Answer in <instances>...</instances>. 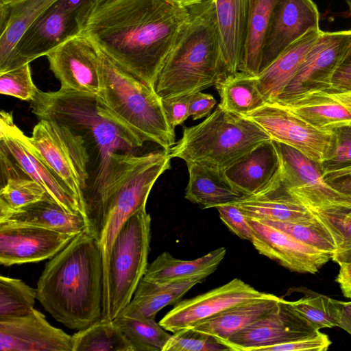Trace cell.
Here are the masks:
<instances>
[{
    "label": "cell",
    "instance_id": "1",
    "mask_svg": "<svg viewBox=\"0 0 351 351\" xmlns=\"http://www.w3.org/2000/svg\"><path fill=\"white\" fill-rule=\"evenodd\" d=\"M189 17L188 8L173 0H99L82 34L154 89Z\"/></svg>",
    "mask_w": 351,
    "mask_h": 351
},
{
    "label": "cell",
    "instance_id": "2",
    "mask_svg": "<svg viewBox=\"0 0 351 351\" xmlns=\"http://www.w3.org/2000/svg\"><path fill=\"white\" fill-rule=\"evenodd\" d=\"M37 300L58 322L83 329L102 317L104 270L98 239L88 230L76 235L46 263Z\"/></svg>",
    "mask_w": 351,
    "mask_h": 351
},
{
    "label": "cell",
    "instance_id": "3",
    "mask_svg": "<svg viewBox=\"0 0 351 351\" xmlns=\"http://www.w3.org/2000/svg\"><path fill=\"white\" fill-rule=\"evenodd\" d=\"M169 151L143 155L113 153L106 176L86 206L88 231L99 241L102 254L104 287L111 250L117 234L134 213L146 208L158 178L171 169Z\"/></svg>",
    "mask_w": 351,
    "mask_h": 351
},
{
    "label": "cell",
    "instance_id": "4",
    "mask_svg": "<svg viewBox=\"0 0 351 351\" xmlns=\"http://www.w3.org/2000/svg\"><path fill=\"white\" fill-rule=\"evenodd\" d=\"M189 17L154 84L161 99L190 95L226 76L221 62L215 0L188 8Z\"/></svg>",
    "mask_w": 351,
    "mask_h": 351
},
{
    "label": "cell",
    "instance_id": "5",
    "mask_svg": "<svg viewBox=\"0 0 351 351\" xmlns=\"http://www.w3.org/2000/svg\"><path fill=\"white\" fill-rule=\"evenodd\" d=\"M100 71L101 85L97 97L104 112L139 147L149 141L169 151L176 144L175 132L154 90L101 50Z\"/></svg>",
    "mask_w": 351,
    "mask_h": 351
},
{
    "label": "cell",
    "instance_id": "6",
    "mask_svg": "<svg viewBox=\"0 0 351 351\" xmlns=\"http://www.w3.org/2000/svg\"><path fill=\"white\" fill-rule=\"evenodd\" d=\"M32 112L39 119L55 121L77 134L88 136L97 150L99 165L93 186L85 195L88 204L102 182L110 156L117 151L140 147L136 141L106 114L97 95L62 89L38 93L31 101Z\"/></svg>",
    "mask_w": 351,
    "mask_h": 351
},
{
    "label": "cell",
    "instance_id": "7",
    "mask_svg": "<svg viewBox=\"0 0 351 351\" xmlns=\"http://www.w3.org/2000/svg\"><path fill=\"white\" fill-rule=\"evenodd\" d=\"M271 139L258 124L218 104L203 121L184 127L171 158L225 171Z\"/></svg>",
    "mask_w": 351,
    "mask_h": 351
},
{
    "label": "cell",
    "instance_id": "8",
    "mask_svg": "<svg viewBox=\"0 0 351 351\" xmlns=\"http://www.w3.org/2000/svg\"><path fill=\"white\" fill-rule=\"evenodd\" d=\"M150 238L151 217L145 208L126 221L112 245L101 318L114 320L131 301L148 267Z\"/></svg>",
    "mask_w": 351,
    "mask_h": 351
},
{
    "label": "cell",
    "instance_id": "9",
    "mask_svg": "<svg viewBox=\"0 0 351 351\" xmlns=\"http://www.w3.org/2000/svg\"><path fill=\"white\" fill-rule=\"evenodd\" d=\"M29 141L40 156L69 189L86 213L89 155L85 140L68 127L40 119ZM87 221V220H86Z\"/></svg>",
    "mask_w": 351,
    "mask_h": 351
},
{
    "label": "cell",
    "instance_id": "10",
    "mask_svg": "<svg viewBox=\"0 0 351 351\" xmlns=\"http://www.w3.org/2000/svg\"><path fill=\"white\" fill-rule=\"evenodd\" d=\"M91 12L56 0L25 30L0 73L47 56L63 43L82 34Z\"/></svg>",
    "mask_w": 351,
    "mask_h": 351
},
{
    "label": "cell",
    "instance_id": "11",
    "mask_svg": "<svg viewBox=\"0 0 351 351\" xmlns=\"http://www.w3.org/2000/svg\"><path fill=\"white\" fill-rule=\"evenodd\" d=\"M274 141L280 160L281 183L295 200L310 211L351 208V197L326 182L319 163L289 145Z\"/></svg>",
    "mask_w": 351,
    "mask_h": 351
},
{
    "label": "cell",
    "instance_id": "12",
    "mask_svg": "<svg viewBox=\"0 0 351 351\" xmlns=\"http://www.w3.org/2000/svg\"><path fill=\"white\" fill-rule=\"evenodd\" d=\"M244 117L258 124L272 140L296 149L317 163L333 151L332 130H319L276 102H266Z\"/></svg>",
    "mask_w": 351,
    "mask_h": 351
},
{
    "label": "cell",
    "instance_id": "13",
    "mask_svg": "<svg viewBox=\"0 0 351 351\" xmlns=\"http://www.w3.org/2000/svg\"><path fill=\"white\" fill-rule=\"evenodd\" d=\"M351 47V30L322 32L294 77L274 102L285 104L304 94L328 90Z\"/></svg>",
    "mask_w": 351,
    "mask_h": 351
},
{
    "label": "cell",
    "instance_id": "14",
    "mask_svg": "<svg viewBox=\"0 0 351 351\" xmlns=\"http://www.w3.org/2000/svg\"><path fill=\"white\" fill-rule=\"evenodd\" d=\"M0 144L7 149L22 171L39 184L48 195L68 211L86 219L84 210L71 192L44 162L29 137L14 124L12 114L4 110L1 111Z\"/></svg>",
    "mask_w": 351,
    "mask_h": 351
},
{
    "label": "cell",
    "instance_id": "15",
    "mask_svg": "<svg viewBox=\"0 0 351 351\" xmlns=\"http://www.w3.org/2000/svg\"><path fill=\"white\" fill-rule=\"evenodd\" d=\"M49 68L62 89L97 95L101 85L100 49L80 34L63 43L47 56Z\"/></svg>",
    "mask_w": 351,
    "mask_h": 351
},
{
    "label": "cell",
    "instance_id": "16",
    "mask_svg": "<svg viewBox=\"0 0 351 351\" xmlns=\"http://www.w3.org/2000/svg\"><path fill=\"white\" fill-rule=\"evenodd\" d=\"M317 331L281 298L270 313L221 343L230 351H263L267 347L295 341Z\"/></svg>",
    "mask_w": 351,
    "mask_h": 351
},
{
    "label": "cell",
    "instance_id": "17",
    "mask_svg": "<svg viewBox=\"0 0 351 351\" xmlns=\"http://www.w3.org/2000/svg\"><path fill=\"white\" fill-rule=\"evenodd\" d=\"M239 278L208 292L178 302L159 322L166 330L176 332L211 318L242 302L265 294Z\"/></svg>",
    "mask_w": 351,
    "mask_h": 351
},
{
    "label": "cell",
    "instance_id": "18",
    "mask_svg": "<svg viewBox=\"0 0 351 351\" xmlns=\"http://www.w3.org/2000/svg\"><path fill=\"white\" fill-rule=\"evenodd\" d=\"M246 217L253 230L251 243L254 248L291 271L315 274L332 259V254L305 244L261 220Z\"/></svg>",
    "mask_w": 351,
    "mask_h": 351
},
{
    "label": "cell",
    "instance_id": "19",
    "mask_svg": "<svg viewBox=\"0 0 351 351\" xmlns=\"http://www.w3.org/2000/svg\"><path fill=\"white\" fill-rule=\"evenodd\" d=\"M313 0H277L263 43L260 72L307 32L319 29Z\"/></svg>",
    "mask_w": 351,
    "mask_h": 351
},
{
    "label": "cell",
    "instance_id": "20",
    "mask_svg": "<svg viewBox=\"0 0 351 351\" xmlns=\"http://www.w3.org/2000/svg\"><path fill=\"white\" fill-rule=\"evenodd\" d=\"M76 235L32 226L0 223V263L10 266L51 258Z\"/></svg>",
    "mask_w": 351,
    "mask_h": 351
},
{
    "label": "cell",
    "instance_id": "21",
    "mask_svg": "<svg viewBox=\"0 0 351 351\" xmlns=\"http://www.w3.org/2000/svg\"><path fill=\"white\" fill-rule=\"evenodd\" d=\"M0 350L73 351V339L34 308L26 315L0 320Z\"/></svg>",
    "mask_w": 351,
    "mask_h": 351
},
{
    "label": "cell",
    "instance_id": "22",
    "mask_svg": "<svg viewBox=\"0 0 351 351\" xmlns=\"http://www.w3.org/2000/svg\"><path fill=\"white\" fill-rule=\"evenodd\" d=\"M250 218L308 223L317 217L285 190L279 174L266 186L251 195L231 202Z\"/></svg>",
    "mask_w": 351,
    "mask_h": 351
},
{
    "label": "cell",
    "instance_id": "23",
    "mask_svg": "<svg viewBox=\"0 0 351 351\" xmlns=\"http://www.w3.org/2000/svg\"><path fill=\"white\" fill-rule=\"evenodd\" d=\"M2 223L32 226L73 234L88 230L84 216L68 211L48 195L19 208L0 205V223Z\"/></svg>",
    "mask_w": 351,
    "mask_h": 351
},
{
    "label": "cell",
    "instance_id": "24",
    "mask_svg": "<svg viewBox=\"0 0 351 351\" xmlns=\"http://www.w3.org/2000/svg\"><path fill=\"white\" fill-rule=\"evenodd\" d=\"M280 105L319 130L351 124V92L313 91Z\"/></svg>",
    "mask_w": 351,
    "mask_h": 351
},
{
    "label": "cell",
    "instance_id": "25",
    "mask_svg": "<svg viewBox=\"0 0 351 351\" xmlns=\"http://www.w3.org/2000/svg\"><path fill=\"white\" fill-rule=\"evenodd\" d=\"M280 171V160L274 141L270 139L224 171L233 186L243 195L260 191Z\"/></svg>",
    "mask_w": 351,
    "mask_h": 351
},
{
    "label": "cell",
    "instance_id": "26",
    "mask_svg": "<svg viewBox=\"0 0 351 351\" xmlns=\"http://www.w3.org/2000/svg\"><path fill=\"white\" fill-rule=\"evenodd\" d=\"M250 0H215L221 57L226 75L239 71Z\"/></svg>",
    "mask_w": 351,
    "mask_h": 351
},
{
    "label": "cell",
    "instance_id": "27",
    "mask_svg": "<svg viewBox=\"0 0 351 351\" xmlns=\"http://www.w3.org/2000/svg\"><path fill=\"white\" fill-rule=\"evenodd\" d=\"M281 298L266 293L263 296L239 303L190 327L221 342L270 313L278 305Z\"/></svg>",
    "mask_w": 351,
    "mask_h": 351
},
{
    "label": "cell",
    "instance_id": "28",
    "mask_svg": "<svg viewBox=\"0 0 351 351\" xmlns=\"http://www.w3.org/2000/svg\"><path fill=\"white\" fill-rule=\"evenodd\" d=\"M322 31L313 29L291 45L257 75L267 102H274L299 71Z\"/></svg>",
    "mask_w": 351,
    "mask_h": 351
},
{
    "label": "cell",
    "instance_id": "29",
    "mask_svg": "<svg viewBox=\"0 0 351 351\" xmlns=\"http://www.w3.org/2000/svg\"><path fill=\"white\" fill-rule=\"evenodd\" d=\"M226 253V249L221 247L198 258L186 261L165 252L148 265L143 278L158 283L201 282L215 272Z\"/></svg>",
    "mask_w": 351,
    "mask_h": 351
},
{
    "label": "cell",
    "instance_id": "30",
    "mask_svg": "<svg viewBox=\"0 0 351 351\" xmlns=\"http://www.w3.org/2000/svg\"><path fill=\"white\" fill-rule=\"evenodd\" d=\"M189 182L185 198L203 208H216L243 196L225 176L224 171L197 163H186Z\"/></svg>",
    "mask_w": 351,
    "mask_h": 351
},
{
    "label": "cell",
    "instance_id": "31",
    "mask_svg": "<svg viewBox=\"0 0 351 351\" xmlns=\"http://www.w3.org/2000/svg\"><path fill=\"white\" fill-rule=\"evenodd\" d=\"M198 281L158 283L143 278L130 303L119 315L136 318H155L167 305L178 302Z\"/></svg>",
    "mask_w": 351,
    "mask_h": 351
},
{
    "label": "cell",
    "instance_id": "32",
    "mask_svg": "<svg viewBox=\"0 0 351 351\" xmlns=\"http://www.w3.org/2000/svg\"><path fill=\"white\" fill-rule=\"evenodd\" d=\"M56 0H21L0 4V71L25 30Z\"/></svg>",
    "mask_w": 351,
    "mask_h": 351
},
{
    "label": "cell",
    "instance_id": "33",
    "mask_svg": "<svg viewBox=\"0 0 351 351\" xmlns=\"http://www.w3.org/2000/svg\"><path fill=\"white\" fill-rule=\"evenodd\" d=\"M277 0H250L246 34L239 71L260 73L263 43Z\"/></svg>",
    "mask_w": 351,
    "mask_h": 351
},
{
    "label": "cell",
    "instance_id": "34",
    "mask_svg": "<svg viewBox=\"0 0 351 351\" xmlns=\"http://www.w3.org/2000/svg\"><path fill=\"white\" fill-rule=\"evenodd\" d=\"M215 87L221 107L245 116L263 106L267 101L262 95L256 75L238 71L221 78Z\"/></svg>",
    "mask_w": 351,
    "mask_h": 351
},
{
    "label": "cell",
    "instance_id": "35",
    "mask_svg": "<svg viewBox=\"0 0 351 351\" xmlns=\"http://www.w3.org/2000/svg\"><path fill=\"white\" fill-rule=\"evenodd\" d=\"M73 351H134L113 320L100 318L72 335Z\"/></svg>",
    "mask_w": 351,
    "mask_h": 351
},
{
    "label": "cell",
    "instance_id": "36",
    "mask_svg": "<svg viewBox=\"0 0 351 351\" xmlns=\"http://www.w3.org/2000/svg\"><path fill=\"white\" fill-rule=\"evenodd\" d=\"M305 297L295 301H287L289 308L315 330L338 326L342 304L326 295L306 289L300 291Z\"/></svg>",
    "mask_w": 351,
    "mask_h": 351
},
{
    "label": "cell",
    "instance_id": "37",
    "mask_svg": "<svg viewBox=\"0 0 351 351\" xmlns=\"http://www.w3.org/2000/svg\"><path fill=\"white\" fill-rule=\"evenodd\" d=\"M113 321L128 338L134 351H163L171 336L155 318L119 315Z\"/></svg>",
    "mask_w": 351,
    "mask_h": 351
},
{
    "label": "cell",
    "instance_id": "38",
    "mask_svg": "<svg viewBox=\"0 0 351 351\" xmlns=\"http://www.w3.org/2000/svg\"><path fill=\"white\" fill-rule=\"evenodd\" d=\"M36 289L20 279L0 276V320L22 317L34 308Z\"/></svg>",
    "mask_w": 351,
    "mask_h": 351
},
{
    "label": "cell",
    "instance_id": "39",
    "mask_svg": "<svg viewBox=\"0 0 351 351\" xmlns=\"http://www.w3.org/2000/svg\"><path fill=\"white\" fill-rule=\"evenodd\" d=\"M259 220L290 234L305 244L332 255L338 249L327 225L318 217L315 221L308 223Z\"/></svg>",
    "mask_w": 351,
    "mask_h": 351
},
{
    "label": "cell",
    "instance_id": "40",
    "mask_svg": "<svg viewBox=\"0 0 351 351\" xmlns=\"http://www.w3.org/2000/svg\"><path fill=\"white\" fill-rule=\"evenodd\" d=\"M348 207L317 210L311 213L324 221L328 228L338 249L332 260L338 265L351 263V217Z\"/></svg>",
    "mask_w": 351,
    "mask_h": 351
},
{
    "label": "cell",
    "instance_id": "41",
    "mask_svg": "<svg viewBox=\"0 0 351 351\" xmlns=\"http://www.w3.org/2000/svg\"><path fill=\"white\" fill-rule=\"evenodd\" d=\"M45 190L29 178L15 176L7 179L1 185L0 205L19 208L43 199Z\"/></svg>",
    "mask_w": 351,
    "mask_h": 351
},
{
    "label": "cell",
    "instance_id": "42",
    "mask_svg": "<svg viewBox=\"0 0 351 351\" xmlns=\"http://www.w3.org/2000/svg\"><path fill=\"white\" fill-rule=\"evenodd\" d=\"M230 350L214 337L191 327L171 335L163 351H223Z\"/></svg>",
    "mask_w": 351,
    "mask_h": 351
},
{
    "label": "cell",
    "instance_id": "43",
    "mask_svg": "<svg viewBox=\"0 0 351 351\" xmlns=\"http://www.w3.org/2000/svg\"><path fill=\"white\" fill-rule=\"evenodd\" d=\"M39 90L35 86L29 64L0 73V93L32 101Z\"/></svg>",
    "mask_w": 351,
    "mask_h": 351
},
{
    "label": "cell",
    "instance_id": "44",
    "mask_svg": "<svg viewBox=\"0 0 351 351\" xmlns=\"http://www.w3.org/2000/svg\"><path fill=\"white\" fill-rule=\"evenodd\" d=\"M335 146L331 155L319 163L322 173L351 167V124L332 130Z\"/></svg>",
    "mask_w": 351,
    "mask_h": 351
},
{
    "label": "cell",
    "instance_id": "45",
    "mask_svg": "<svg viewBox=\"0 0 351 351\" xmlns=\"http://www.w3.org/2000/svg\"><path fill=\"white\" fill-rule=\"evenodd\" d=\"M216 208L221 220L232 233L242 239L252 242L253 230L246 216L237 206L228 203L217 206Z\"/></svg>",
    "mask_w": 351,
    "mask_h": 351
},
{
    "label": "cell",
    "instance_id": "46",
    "mask_svg": "<svg viewBox=\"0 0 351 351\" xmlns=\"http://www.w3.org/2000/svg\"><path fill=\"white\" fill-rule=\"evenodd\" d=\"M330 344L328 335L318 330L306 337L267 347L263 351H326Z\"/></svg>",
    "mask_w": 351,
    "mask_h": 351
},
{
    "label": "cell",
    "instance_id": "47",
    "mask_svg": "<svg viewBox=\"0 0 351 351\" xmlns=\"http://www.w3.org/2000/svg\"><path fill=\"white\" fill-rule=\"evenodd\" d=\"M189 95L162 99L165 114L170 127L175 130L190 116L189 112Z\"/></svg>",
    "mask_w": 351,
    "mask_h": 351
},
{
    "label": "cell",
    "instance_id": "48",
    "mask_svg": "<svg viewBox=\"0 0 351 351\" xmlns=\"http://www.w3.org/2000/svg\"><path fill=\"white\" fill-rule=\"evenodd\" d=\"M217 101L213 95L201 91L189 95V112L193 120L208 116Z\"/></svg>",
    "mask_w": 351,
    "mask_h": 351
},
{
    "label": "cell",
    "instance_id": "49",
    "mask_svg": "<svg viewBox=\"0 0 351 351\" xmlns=\"http://www.w3.org/2000/svg\"><path fill=\"white\" fill-rule=\"evenodd\" d=\"M326 91L351 92V47L333 75L330 89Z\"/></svg>",
    "mask_w": 351,
    "mask_h": 351
},
{
    "label": "cell",
    "instance_id": "50",
    "mask_svg": "<svg viewBox=\"0 0 351 351\" xmlns=\"http://www.w3.org/2000/svg\"><path fill=\"white\" fill-rule=\"evenodd\" d=\"M323 177L332 188L351 197V167L324 173Z\"/></svg>",
    "mask_w": 351,
    "mask_h": 351
},
{
    "label": "cell",
    "instance_id": "51",
    "mask_svg": "<svg viewBox=\"0 0 351 351\" xmlns=\"http://www.w3.org/2000/svg\"><path fill=\"white\" fill-rule=\"evenodd\" d=\"M335 281L339 285L343 295L351 293V263H341Z\"/></svg>",
    "mask_w": 351,
    "mask_h": 351
},
{
    "label": "cell",
    "instance_id": "52",
    "mask_svg": "<svg viewBox=\"0 0 351 351\" xmlns=\"http://www.w3.org/2000/svg\"><path fill=\"white\" fill-rule=\"evenodd\" d=\"M341 304L342 309L337 326L351 335V301H341Z\"/></svg>",
    "mask_w": 351,
    "mask_h": 351
},
{
    "label": "cell",
    "instance_id": "53",
    "mask_svg": "<svg viewBox=\"0 0 351 351\" xmlns=\"http://www.w3.org/2000/svg\"><path fill=\"white\" fill-rule=\"evenodd\" d=\"M175 2L184 6L186 8H189L191 5L202 3L204 1H208V0H173Z\"/></svg>",
    "mask_w": 351,
    "mask_h": 351
},
{
    "label": "cell",
    "instance_id": "54",
    "mask_svg": "<svg viewBox=\"0 0 351 351\" xmlns=\"http://www.w3.org/2000/svg\"><path fill=\"white\" fill-rule=\"evenodd\" d=\"M19 1H21V0H0V4L8 5V4L16 3Z\"/></svg>",
    "mask_w": 351,
    "mask_h": 351
},
{
    "label": "cell",
    "instance_id": "55",
    "mask_svg": "<svg viewBox=\"0 0 351 351\" xmlns=\"http://www.w3.org/2000/svg\"><path fill=\"white\" fill-rule=\"evenodd\" d=\"M346 2L348 5V8H349V10H350V14H351V0H346Z\"/></svg>",
    "mask_w": 351,
    "mask_h": 351
},
{
    "label": "cell",
    "instance_id": "56",
    "mask_svg": "<svg viewBox=\"0 0 351 351\" xmlns=\"http://www.w3.org/2000/svg\"><path fill=\"white\" fill-rule=\"evenodd\" d=\"M347 298H350L351 299V293L349 294L348 296H347Z\"/></svg>",
    "mask_w": 351,
    "mask_h": 351
}]
</instances>
